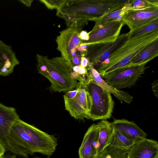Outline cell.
Segmentation results:
<instances>
[{
	"label": "cell",
	"instance_id": "6da1fadb",
	"mask_svg": "<svg viewBox=\"0 0 158 158\" xmlns=\"http://www.w3.org/2000/svg\"><path fill=\"white\" fill-rule=\"evenodd\" d=\"M15 143L25 150L28 154L35 152L50 157L57 146V139L20 118L13 124L10 132Z\"/></svg>",
	"mask_w": 158,
	"mask_h": 158
},
{
	"label": "cell",
	"instance_id": "7a4b0ae2",
	"mask_svg": "<svg viewBox=\"0 0 158 158\" xmlns=\"http://www.w3.org/2000/svg\"><path fill=\"white\" fill-rule=\"evenodd\" d=\"M158 39V30L128 39L97 70L102 77L106 74L127 66L142 50Z\"/></svg>",
	"mask_w": 158,
	"mask_h": 158
},
{
	"label": "cell",
	"instance_id": "3957f363",
	"mask_svg": "<svg viewBox=\"0 0 158 158\" xmlns=\"http://www.w3.org/2000/svg\"><path fill=\"white\" fill-rule=\"evenodd\" d=\"M42 57L49 74L50 91L68 92L76 87L80 75L73 71V66L61 56L49 59L42 55Z\"/></svg>",
	"mask_w": 158,
	"mask_h": 158
},
{
	"label": "cell",
	"instance_id": "277c9868",
	"mask_svg": "<svg viewBox=\"0 0 158 158\" xmlns=\"http://www.w3.org/2000/svg\"><path fill=\"white\" fill-rule=\"evenodd\" d=\"M91 100V106L86 118L93 121L106 120L111 116L114 106L111 93L89 77L86 84Z\"/></svg>",
	"mask_w": 158,
	"mask_h": 158
},
{
	"label": "cell",
	"instance_id": "5b68a950",
	"mask_svg": "<svg viewBox=\"0 0 158 158\" xmlns=\"http://www.w3.org/2000/svg\"><path fill=\"white\" fill-rule=\"evenodd\" d=\"M88 21L81 20L73 22L66 28L60 31L56 39L57 49L61 53V56L73 66L72 54L76 51V47L83 42L79 35Z\"/></svg>",
	"mask_w": 158,
	"mask_h": 158
},
{
	"label": "cell",
	"instance_id": "8992f818",
	"mask_svg": "<svg viewBox=\"0 0 158 158\" xmlns=\"http://www.w3.org/2000/svg\"><path fill=\"white\" fill-rule=\"evenodd\" d=\"M20 118L15 109L0 103V143L8 151L17 156L27 158L28 154L16 145L12 139L10 130L14 123Z\"/></svg>",
	"mask_w": 158,
	"mask_h": 158
},
{
	"label": "cell",
	"instance_id": "52a82bcc",
	"mask_svg": "<svg viewBox=\"0 0 158 158\" xmlns=\"http://www.w3.org/2000/svg\"><path fill=\"white\" fill-rule=\"evenodd\" d=\"M146 64L134 66H125L112 71L102 78L109 85L119 90L131 88L144 74Z\"/></svg>",
	"mask_w": 158,
	"mask_h": 158
},
{
	"label": "cell",
	"instance_id": "ba28073f",
	"mask_svg": "<svg viewBox=\"0 0 158 158\" xmlns=\"http://www.w3.org/2000/svg\"><path fill=\"white\" fill-rule=\"evenodd\" d=\"M76 89L77 93L73 98L69 99L64 98L65 109L75 119L83 120L86 118L89 111L91 98L86 83L79 81Z\"/></svg>",
	"mask_w": 158,
	"mask_h": 158
},
{
	"label": "cell",
	"instance_id": "9c48e42d",
	"mask_svg": "<svg viewBox=\"0 0 158 158\" xmlns=\"http://www.w3.org/2000/svg\"><path fill=\"white\" fill-rule=\"evenodd\" d=\"M127 33L119 35L113 42L101 43L88 46L86 57L89 64L94 66L104 61L127 40Z\"/></svg>",
	"mask_w": 158,
	"mask_h": 158
},
{
	"label": "cell",
	"instance_id": "30bf717a",
	"mask_svg": "<svg viewBox=\"0 0 158 158\" xmlns=\"http://www.w3.org/2000/svg\"><path fill=\"white\" fill-rule=\"evenodd\" d=\"M124 24L121 18L111 20L103 26L89 32L88 40L83 41L81 44L88 46L115 41L119 35Z\"/></svg>",
	"mask_w": 158,
	"mask_h": 158
},
{
	"label": "cell",
	"instance_id": "8fae6325",
	"mask_svg": "<svg viewBox=\"0 0 158 158\" xmlns=\"http://www.w3.org/2000/svg\"><path fill=\"white\" fill-rule=\"evenodd\" d=\"M120 18L131 30L158 18V6L139 9L131 8Z\"/></svg>",
	"mask_w": 158,
	"mask_h": 158
},
{
	"label": "cell",
	"instance_id": "7c38bea8",
	"mask_svg": "<svg viewBox=\"0 0 158 158\" xmlns=\"http://www.w3.org/2000/svg\"><path fill=\"white\" fill-rule=\"evenodd\" d=\"M98 136V124H92L85 134L78 151L79 158H95Z\"/></svg>",
	"mask_w": 158,
	"mask_h": 158
},
{
	"label": "cell",
	"instance_id": "4fadbf2b",
	"mask_svg": "<svg viewBox=\"0 0 158 158\" xmlns=\"http://www.w3.org/2000/svg\"><path fill=\"white\" fill-rule=\"evenodd\" d=\"M129 158H158V142L145 138L134 143L129 150Z\"/></svg>",
	"mask_w": 158,
	"mask_h": 158
},
{
	"label": "cell",
	"instance_id": "5bb4252c",
	"mask_svg": "<svg viewBox=\"0 0 158 158\" xmlns=\"http://www.w3.org/2000/svg\"><path fill=\"white\" fill-rule=\"evenodd\" d=\"M112 123L114 127L134 143L146 138L147 136L133 121L124 119H115Z\"/></svg>",
	"mask_w": 158,
	"mask_h": 158
},
{
	"label": "cell",
	"instance_id": "9a60e30c",
	"mask_svg": "<svg viewBox=\"0 0 158 158\" xmlns=\"http://www.w3.org/2000/svg\"><path fill=\"white\" fill-rule=\"evenodd\" d=\"M19 63L11 47L0 40V75H8Z\"/></svg>",
	"mask_w": 158,
	"mask_h": 158
},
{
	"label": "cell",
	"instance_id": "2e32d148",
	"mask_svg": "<svg viewBox=\"0 0 158 158\" xmlns=\"http://www.w3.org/2000/svg\"><path fill=\"white\" fill-rule=\"evenodd\" d=\"M87 69L89 77L100 86L112 93L121 101L127 103H130L132 101L133 98L131 95L127 92L118 90L108 85L93 66L89 64Z\"/></svg>",
	"mask_w": 158,
	"mask_h": 158
},
{
	"label": "cell",
	"instance_id": "e0dca14e",
	"mask_svg": "<svg viewBox=\"0 0 158 158\" xmlns=\"http://www.w3.org/2000/svg\"><path fill=\"white\" fill-rule=\"evenodd\" d=\"M158 55V39L152 42L139 53L126 66H134L147 64Z\"/></svg>",
	"mask_w": 158,
	"mask_h": 158
},
{
	"label": "cell",
	"instance_id": "ac0fdd59",
	"mask_svg": "<svg viewBox=\"0 0 158 158\" xmlns=\"http://www.w3.org/2000/svg\"><path fill=\"white\" fill-rule=\"evenodd\" d=\"M97 124L98 127V136L97 155L101 153L108 145L113 128L112 122L106 120H101Z\"/></svg>",
	"mask_w": 158,
	"mask_h": 158
},
{
	"label": "cell",
	"instance_id": "d6986e66",
	"mask_svg": "<svg viewBox=\"0 0 158 158\" xmlns=\"http://www.w3.org/2000/svg\"><path fill=\"white\" fill-rule=\"evenodd\" d=\"M113 127V132L107 146L114 149L130 150L134 142Z\"/></svg>",
	"mask_w": 158,
	"mask_h": 158
},
{
	"label": "cell",
	"instance_id": "ffe728a7",
	"mask_svg": "<svg viewBox=\"0 0 158 158\" xmlns=\"http://www.w3.org/2000/svg\"><path fill=\"white\" fill-rule=\"evenodd\" d=\"M131 1L127 3L123 8L113 11L100 18L95 20V25L92 30H94L102 26L110 21L116 19L118 16H121L125 12L131 8Z\"/></svg>",
	"mask_w": 158,
	"mask_h": 158
},
{
	"label": "cell",
	"instance_id": "44dd1931",
	"mask_svg": "<svg viewBox=\"0 0 158 158\" xmlns=\"http://www.w3.org/2000/svg\"><path fill=\"white\" fill-rule=\"evenodd\" d=\"M158 30V18L130 30L127 33L128 39L139 36L155 30Z\"/></svg>",
	"mask_w": 158,
	"mask_h": 158
},
{
	"label": "cell",
	"instance_id": "7402d4cb",
	"mask_svg": "<svg viewBox=\"0 0 158 158\" xmlns=\"http://www.w3.org/2000/svg\"><path fill=\"white\" fill-rule=\"evenodd\" d=\"M129 150L114 149L106 146L95 158H129Z\"/></svg>",
	"mask_w": 158,
	"mask_h": 158
},
{
	"label": "cell",
	"instance_id": "603a6c76",
	"mask_svg": "<svg viewBox=\"0 0 158 158\" xmlns=\"http://www.w3.org/2000/svg\"><path fill=\"white\" fill-rule=\"evenodd\" d=\"M158 6V0H132L131 9H139Z\"/></svg>",
	"mask_w": 158,
	"mask_h": 158
},
{
	"label": "cell",
	"instance_id": "cb8c5ba5",
	"mask_svg": "<svg viewBox=\"0 0 158 158\" xmlns=\"http://www.w3.org/2000/svg\"><path fill=\"white\" fill-rule=\"evenodd\" d=\"M48 9L57 10L61 6L64 0H40Z\"/></svg>",
	"mask_w": 158,
	"mask_h": 158
},
{
	"label": "cell",
	"instance_id": "d4e9b609",
	"mask_svg": "<svg viewBox=\"0 0 158 158\" xmlns=\"http://www.w3.org/2000/svg\"><path fill=\"white\" fill-rule=\"evenodd\" d=\"M73 69L74 72L77 73L80 76L85 75L88 74L87 68L84 67L81 65L73 66Z\"/></svg>",
	"mask_w": 158,
	"mask_h": 158
},
{
	"label": "cell",
	"instance_id": "484cf974",
	"mask_svg": "<svg viewBox=\"0 0 158 158\" xmlns=\"http://www.w3.org/2000/svg\"><path fill=\"white\" fill-rule=\"evenodd\" d=\"M81 56L80 54H75L72 57L71 63L73 66L81 65Z\"/></svg>",
	"mask_w": 158,
	"mask_h": 158
},
{
	"label": "cell",
	"instance_id": "4316f807",
	"mask_svg": "<svg viewBox=\"0 0 158 158\" xmlns=\"http://www.w3.org/2000/svg\"><path fill=\"white\" fill-rule=\"evenodd\" d=\"M77 90L76 89L74 90H70L67 92L64 95V98L69 99L73 98L77 93Z\"/></svg>",
	"mask_w": 158,
	"mask_h": 158
},
{
	"label": "cell",
	"instance_id": "83f0119b",
	"mask_svg": "<svg viewBox=\"0 0 158 158\" xmlns=\"http://www.w3.org/2000/svg\"><path fill=\"white\" fill-rule=\"evenodd\" d=\"M152 89L154 93V94L155 96L158 98V80L154 81L151 84Z\"/></svg>",
	"mask_w": 158,
	"mask_h": 158
},
{
	"label": "cell",
	"instance_id": "f1b7e54d",
	"mask_svg": "<svg viewBox=\"0 0 158 158\" xmlns=\"http://www.w3.org/2000/svg\"><path fill=\"white\" fill-rule=\"evenodd\" d=\"M79 36L80 39L83 41V42L88 40L89 39L88 32L82 30L81 31Z\"/></svg>",
	"mask_w": 158,
	"mask_h": 158
},
{
	"label": "cell",
	"instance_id": "f546056e",
	"mask_svg": "<svg viewBox=\"0 0 158 158\" xmlns=\"http://www.w3.org/2000/svg\"><path fill=\"white\" fill-rule=\"evenodd\" d=\"M89 64L88 59L84 56H81V65L84 67L87 68Z\"/></svg>",
	"mask_w": 158,
	"mask_h": 158
},
{
	"label": "cell",
	"instance_id": "4dcf8cb0",
	"mask_svg": "<svg viewBox=\"0 0 158 158\" xmlns=\"http://www.w3.org/2000/svg\"><path fill=\"white\" fill-rule=\"evenodd\" d=\"M19 1L28 7H30L33 0H19Z\"/></svg>",
	"mask_w": 158,
	"mask_h": 158
},
{
	"label": "cell",
	"instance_id": "1f68e13d",
	"mask_svg": "<svg viewBox=\"0 0 158 158\" xmlns=\"http://www.w3.org/2000/svg\"><path fill=\"white\" fill-rule=\"evenodd\" d=\"M6 150L5 147L0 143V157L4 156Z\"/></svg>",
	"mask_w": 158,
	"mask_h": 158
},
{
	"label": "cell",
	"instance_id": "d6a6232c",
	"mask_svg": "<svg viewBox=\"0 0 158 158\" xmlns=\"http://www.w3.org/2000/svg\"><path fill=\"white\" fill-rule=\"evenodd\" d=\"M6 158H17V156L14 154H11L10 153H8Z\"/></svg>",
	"mask_w": 158,
	"mask_h": 158
},
{
	"label": "cell",
	"instance_id": "836d02e7",
	"mask_svg": "<svg viewBox=\"0 0 158 158\" xmlns=\"http://www.w3.org/2000/svg\"><path fill=\"white\" fill-rule=\"evenodd\" d=\"M8 155V154H7L5 156H3L0 157V158H6Z\"/></svg>",
	"mask_w": 158,
	"mask_h": 158
},
{
	"label": "cell",
	"instance_id": "e575fe53",
	"mask_svg": "<svg viewBox=\"0 0 158 158\" xmlns=\"http://www.w3.org/2000/svg\"><path fill=\"white\" fill-rule=\"evenodd\" d=\"M27 158H28L27 157Z\"/></svg>",
	"mask_w": 158,
	"mask_h": 158
}]
</instances>
